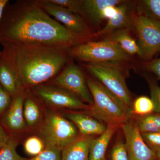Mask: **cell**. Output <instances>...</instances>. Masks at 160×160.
<instances>
[{
    "mask_svg": "<svg viewBox=\"0 0 160 160\" xmlns=\"http://www.w3.org/2000/svg\"><path fill=\"white\" fill-rule=\"evenodd\" d=\"M9 3L0 22V44L72 47L92 39L75 34L66 29L49 15L37 0H18L13 4Z\"/></svg>",
    "mask_w": 160,
    "mask_h": 160,
    "instance_id": "1",
    "label": "cell"
},
{
    "mask_svg": "<svg viewBox=\"0 0 160 160\" xmlns=\"http://www.w3.org/2000/svg\"><path fill=\"white\" fill-rule=\"evenodd\" d=\"M0 53L14 72L20 88L29 90L55 77L72 61L71 47L1 43Z\"/></svg>",
    "mask_w": 160,
    "mask_h": 160,
    "instance_id": "2",
    "label": "cell"
},
{
    "mask_svg": "<svg viewBox=\"0 0 160 160\" xmlns=\"http://www.w3.org/2000/svg\"><path fill=\"white\" fill-rule=\"evenodd\" d=\"M86 79L93 98V105L90 110L92 114L107 126L121 127L127 122L129 107L98 81L89 77Z\"/></svg>",
    "mask_w": 160,
    "mask_h": 160,
    "instance_id": "3",
    "label": "cell"
},
{
    "mask_svg": "<svg viewBox=\"0 0 160 160\" xmlns=\"http://www.w3.org/2000/svg\"><path fill=\"white\" fill-rule=\"evenodd\" d=\"M72 59L88 64H105L124 62L130 56L117 43L103 40L89 41L70 48Z\"/></svg>",
    "mask_w": 160,
    "mask_h": 160,
    "instance_id": "4",
    "label": "cell"
},
{
    "mask_svg": "<svg viewBox=\"0 0 160 160\" xmlns=\"http://www.w3.org/2000/svg\"><path fill=\"white\" fill-rule=\"evenodd\" d=\"M41 135L45 145H51L62 150L78 137V129L70 120L55 112H48Z\"/></svg>",
    "mask_w": 160,
    "mask_h": 160,
    "instance_id": "5",
    "label": "cell"
},
{
    "mask_svg": "<svg viewBox=\"0 0 160 160\" xmlns=\"http://www.w3.org/2000/svg\"><path fill=\"white\" fill-rule=\"evenodd\" d=\"M141 57L150 60L160 51V22L140 15L133 19Z\"/></svg>",
    "mask_w": 160,
    "mask_h": 160,
    "instance_id": "6",
    "label": "cell"
},
{
    "mask_svg": "<svg viewBox=\"0 0 160 160\" xmlns=\"http://www.w3.org/2000/svg\"><path fill=\"white\" fill-rule=\"evenodd\" d=\"M46 83L67 90L90 106L93 105V98L87 86L86 77L79 67L72 61Z\"/></svg>",
    "mask_w": 160,
    "mask_h": 160,
    "instance_id": "7",
    "label": "cell"
},
{
    "mask_svg": "<svg viewBox=\"0 0 160 160\" xmlns=\"http://www.w3.org/2000/svg\"><path fill=\"white\" fill-rule=\"evenodd\" d=\"M84 66L106 89L119 98L128 107L131 106V94L118 69L105 64H88Z\"/></svg>",
    "mask_w": 160,
    "mask_h": 160,
    "instance_id": "8",
    "label": "cell"
},
{
    "mask_svg": "<svg viewBox=\"0 0 160 160\" xmlns=\"http://www.w3.org/2000/svg\"><path fill=\"white\" fill-rule=\"evenodd\" d=\"M47 105L56 108L90 110L91 106L67 90L50 84H42L29 89Z\"/></svg>",
    "mask_w": 160,
    "mask_h": 160,
    "instance_id": "9",
    "label": "cell"
},
{
    "mask_svg": "<svg viewBox=\"0 0 160 160\" xmlns=\"http://www.w3.org/2000/svg\"><path fill=\"white\" fill-rule=\"evenodd\" d=\"M45 11L54 19L62 23L75 34L93 38L91 28L83 17L62 6L50 2L48 0H37Z\"/></svg>",
    "mask_w": 160,
    "mask_h": 160,
    "instance_id": "10",
    "label": "cell"
},
{
    "mask_svg": "<svg viewBox=\"0 0 160 160\" xmlns=\"http://www.w3.org/2000/svg\"><path fill=\"white\" fill-rule=\"evenodd\" d=\"M121 127L129 160H156L155 152L146 144L137 126L126 122Z\"/></svg>",
    "mask_w": 160,
    "mask_h": 160,
    "instance_id": "11",
    "label": "cell"
},
{
    "mask_svg": "<svg viewBox=\"0 0 160 160\" xmlns=\"http://www.w3.org/2000/svg\"><path fill=\"white\" fill-rule=\"evenodd\" d=\"M129 2L124 1L118 5V10L117 14L108 20L104 28L93 33V38L107 35L119 29H129L134 28L133 19L135 14L133 9Z\"/></svg>",
    "mask_w": 160,
    "mask_h": 160,
    "instance_id": "12",
    "label": "cell"
},
{
    "mask_svg": "<svg viewBox=\"0 0 160 160\" xmlns=\"http://www.w3.org/2000/svg\"><path fill=\"white\" fill-rule=\"evenodd\" d=\"M26 96V91L23 90L13 97L9 109L3 118L4 124L12 131H21L26 127L23 113Z\"/></svg>",
    "mask_w": 160,
    "mask_h": 160,
    "instance_id": "13",
    "label": "cell"
},
{
    "mask_svg": "<svg viewBox=\"0 0 160 160\" xmlns=\"http://www.w3.org/2000/svg\"><path fill=\"white\" fill-rule=\"evenodd\" d=\"M122 0H82V16L89 26L97 27L102 22L103 10L109 6H117L123 2Z\"/></svg>",
    "mask_w": 160,
    "mask_h": 160,
    "instance_id": "14",
    "label": "cell"
},
{
    "mask_svg": "<svg viewBox=\"0 0 160 160\" xmlns=\"http://www.w3.org/2000/svg\"><path fill=\"white\" fill-rule=\"evenodd\" d=\"M92 136L81 135L65 147L61 152V160H89Z\"/></svg>",
    "mask_w": 160,
    "mask_h": 160,
    "instance_id": "15",
    "label": "cell"
},
{
    "mask_svg": "<svg viewBox=\"0 0 160 160\" xmlns=\"http://www.w3.org/2000/svg\"><path fill=\"white\" fill-rule=\"evenodd\" d=\"M66 116L74 124L82 135H100L107 129V126L99 121L83 113L70 112Z\"/></svg>",
    "mask_w": 160,
    "mask_h": 160,
    "instance_id": "16",
    "label": "cell"
},
{
    "mask_svg": "<svg viewBox=\"0 0 160 160\" xmlns=\"http://www.w3.org/2000/svg\"><path fill=\"white\" fill-rule=\"evenodd\" d=\"M129 29H119L109 33L103 40L117 43L127 54H138L141 56V51L138 43L132 37Z\"/></svg>",
    "mask_w": 160,
    "mask_h": 160,
    "instance_id": "17",
    "label": "cell"
},
{
    "mask_svg": "<svg viewBox=\"0 0 160 160\" xmlns=\"http://www.w3.org/2000/svg\"><path fill=\"white\" fill-rule=\"evenodd\" d=\"M118 127L107 126L103 133L92 142L89 149V160H104L105 154L109 142Z\"/></svg>",
    "mask_w": 160,
    "mask_h": 160,
    "instance_id": "18",
    "label": "cell"
},
{
    "mask_svg": "<svg viewBox=\"0 0 160 160\" xmlns=\"http://www.w3.org/2000/svg\"><path fill=\"white\" fill-rule=\"evenodd\" d=\"M0 84L13 98L20 92V88L14 72L0 53Z\"/></svg>",
    "mask_w": 160,
    "mask_h": 160,
    "instance_id": "19",
    "label": "cell"
},
{
    "mask_svg": "<svg viewBox=\"0 0 160 160\" xmlns=\"http://www.w3.org/2000/svg\"><path fill=\"white\" fill-rule=\"evenodd\" d=\"M26 96L24 103L23 113L26 122L29 126H34L40 120L41 112L39 107L30 90H26Z\"/></svg>",
    "mask_w": 160,
    "mask_h": 160,
    "instance_id": "20",
    "label": "cell"
},
{
    "mask_svg": "<svg viewBox=\"0 0 160 160\" xmlns=\"http://www.w3.org/2000/svg\"><path fill=\"white\" fill-rule=\"evenodd\" d=\"M137 15L160 22V0H142L138 2Z\"/></svg>",
    "mask_w": 160,
    "mask_h": 160,
    "instance_id": "21",
    "label": "cell"
},
{
    "mask_svg": "<svg viewBox=\"0 0 160 160\" xmlns=\"http://www.w3.org/2000/svg\"><path fill=\"white\" fill-rule=\"evenodd\" d=\"M137 126L141 133L160 132V113H152L142 117Z\"/></svg>",
    "mask_w": 160,
    "mask_h": 160,
    "instance_id": "22",
    "label": "cell"
},
{
    "mask_svg": "<svg viewBox=\"0 0 160 160\" xmlns=\"http://www.w3.org/2000/svg\"><path fill=\"white\" fill-rule=\"evenodd\" d=\"M132 111L135 114L145 117L154 112V105L151 98L141 96L135 100Z\"/></svg>",
    "mask_w": 160,
    "mask_h": 160,
    "instance_id": "23",
    "label": "cell"
},
{
    "mask_svg": "<svg viewBox=\"0 0 160 160\" xmlns=\"http://www.w3.org/2000/svg\"><path fill=\"white\" fill-rule=\"evenodd\" d=\"M18 145V142L10 138L9 142L0 148V160H27L18 154L16 151Z\"/></svg>",
    "mask_w": 160,
    "mask_h": 160,
    "instance_id": "24",
    "label": "cell"
},
{
    "mask_svg": "<svg viewBox=\"0 0 160 160\" xmlns=\"http://www.w3.org/2000/svg\"><path fill=\"white\" fill-rule=\"evenodd\" d=\"M44 141L36 136L27 138L24 143L25 151L30 155L36 156L45 149L46 145Z\"/></svg>",
    "mask_w": 160,
    "mask_h": 160,
    "instance_id": "25",
    "label": "cell"
},
{
    "mask_svg": "<svg viewBox=\"0 0 160 160\" xmlns=\"http://www.w3.org/2000/svg\"><path fill=\"white\" fill-rule=\"evenodd\" d=\"M62 150L51 145H46L45 149L38 155L26 160H61Z\"/></svg>",
    "mask_w": 160,
    "mask_h": 160,
    "instance_id": "26",
    "label": "cell"
},
{
    "mask_svg": "<svg viewBox=\"0 0 160 160\" xmlns=\"http://www.w3.org/2000/svg\"><path fill=\"white\" fill-rule=\"evenodd\" d=\"M50 2L69 9L82 16V0H48Z\"/></svg>",
    "mask_w": 160,
    "mask_h": 160,
    "instance_id": "27",
    "label": "cell"
},
{
    "mask_svg": "<svg viewBox=\"0 0 160 160\" xmlns=\"http://www.w3.org/2000/svg\"><path fill=\"white\" fill-rule=\"evenodd\" d=\"M143 139L150 149L155 152L160 149V132H143Z\"/></svg>",
    "mask_w": 160,
    "mask_h": 160,
    "instance_id": "28",
    "label": "cell"
},
{
    "mask_svg": "<svg viewBox=\"0 0 160 160\" xmlns=\"http://www.w3.org/2000/svg\"><path fill=\"white\" fill-rule=\"evenodd\" d=\"M111 160H129L126 144L119 142L114 146L111 153Z\"/></svg>",
    "mask_w": 160,
    "mask_h": 160,
    "instance_id": "29",
    "label": "cell"
},
{
    "mask_svg": "<svg viewBox=\"0 0 160 160\" xmlns=\"http://www.w3.org/2000/svg\"><path fill=\"white\" fill-rule=\"evenodd\" d=\"M151 98L154 105V112L160 113V87L156 83L149 82Z\"/></svg>",
    "mask_w": 160,
    "mask_h": 160,
    "instance_id": "30",
    "label": "cell"
},
{
    "mask_svg": "<svg viewBox=\"0 0 160 160\" xmlns=\"http://www.w3.org/2000/svg\"><path fill=\"white\" fill-rule=\"evenodd\" d=\"M11 95L0 84V115L9 108L12 101Z\"/></svg>",
    "mask_w": 160,
    "mask_h": 160,
    "instance_id": "31",
    "label": "cell"
},
{
    "mask_svg": "<svg viewBox=\"0 0 160 160\" xmlns=\"http://www.w3.org/2000/svg\"><path fill=\"white\" fill-rule=\"evenodd\" d=\"M118 6H109L106 7L103 10L102 14V21L105 19L109 20L114 17L117 13L118 10Z\"/></svg>",
    "mask_w": 160,
    "mask_h": 160,
    "instance_id": "32",
    "label": "cell"
},
{
    "mask_svg": "<svg viewBox=\"0 0 160 160\" xmlns=\"http://www.w3.org/2000/svg\"><path fill=\"white\" fill-rule=\"evenodd\" d=\"M146 67L149 71L153 72L160 79V58L150 62Z\"/></svg>",
    "mask_w": 160,
    "mask_h": 160,
    "instance_id": "33",
    "label": "cell"
},
{
    "mask_svg": "<svg viewBox=\"0 0 160 160\" xmlns=\"http://www.w3.org/2000/svg\"><path fill=\"white\" fill-rule=\"evenodd\" d=\"M10 138L2 127L0 126V148L5 146L9 142Z\"/></svg>",
    "mask_w": 160,
    "mask_h": 160,
    "instance_id": "34",
    "label": "cell"
},
{
    "mask_svg": "<svg viewBox=\"0 0 160 160\" xmlns=\"http://www.w3.org/2000/svg\"><path fill=\"white\" fill-rule=\"evenodd\" d=\"M9 2V1L8 0H0V22L2 19L4 9Z\"/></svg>",
    "mask_w": 160,
    "mask_h": 160,
    "instance_id": "35",
    "label": "cell"
},
{
    "mask_svg": "<svg viewBox=\"0 0 160 160\" xmlns=\"http://www.w3.org/2000/svg\"><path fill=\"white\" fill-rule=\"evenodd\" d=\"M156 157L157 160H160V149L156 151L155 152Z\"/></svg>",
    "mask_w": 160,
    "mask_h": 160,
    "instance_id": "36",
    "label": "cell"
},
{
    "mask_svg": "<svg viewBox=\"0 0 160 160\" xmlns=\"http://www.w3.org/2000/svg\"><path fill=\"white\" fill-rule=\"evenodd\" d=\"M106 160V159H105V160Z\"/></svg>",
    "mask_w": 160,
    "mask_h": 160,
    "instance_id": "37",
    "label": "cell"
},
{
    "mask_svg": "<svg viewBox=\"0 0 160 160\" xmlns=\"http://www.w3.org/2000/svg\"></svg>",
    "mask_w": 160,
    "mask_h": 160,
    "instance_id": "38",
    "label": "cell"
}]
</instances>
